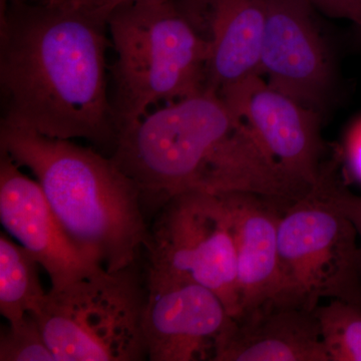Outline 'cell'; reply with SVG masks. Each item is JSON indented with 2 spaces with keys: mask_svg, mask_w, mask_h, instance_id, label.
I'll use <instances>...</instances> for the list:
<instances>
[{
  "mask_svg": "<svg viewBox=\"0 0 361 361\" xmlns=\"http://www.w3.org/2000/svg\"><path fill=\"white\" fill-rule=\"evenodd\" d=\"M106 23L39 0L1 16L4 123L52 139L115 142L106 78Z\"/></svg>",
  "mask_w": 361,
  "mask_h": 361,
  "instance_id": "obj_1",
  "label": "cell"
},
{
  "mask_svg": "<svg viewBox=\"0 0 361 361\" xmlns=\"http://www.w3.org/2000/svg\"><path fill=\"white\" fill-rule=\"evenodd\" d=\"M0 147L32 173L68 238L90 262L109 272L135 265L149 237L142 193L113 159L4 122Z\"/></svg>",
  "mask_w": 361,
  "mask_h": 361,
  "instance_id": "obj_2",
  "label": "cell"
},
{
  "mask_svg": "<svg viewBox=\"0 0 361 361\" xmlns=\"http://www.w3.org/2000/svg\"><path fill=\"white\" fill-rule=\"evenodd\" d=\"M106 26L116 54L118 130L156 104L205 89L208 42L180 0L126 4Z\"/></svg>",
  "mask_w": 361,
  "mask_h": 361,
  "instance_id": "obj_3",
  "label": "cell"
},
{
  "mask_svg": "<svg viewBox=\"0 0 361 361\" xmlns=\"http://www.w3.org/2000/svg\"><path fill=\"white\" fill-rule=\"evenodd\" d=\"M242 123L217 92L205 87L121 127L111 159L142 195L165 202L201 191Z\"/></svg>",
  "mask_w": 361,
  "mask_h": 361,
  "instance_id": "obj_4",
  "label": "cell"
},
{
  "mask_svg": "<svg viewBox=\"0 0 361 361\" xmlns=\"http://www.w3.org/2000/svg\"><path fill=\"white\" fill-rule=\"evenodd\" d=\"M329 170L317 186L282 207L278 246L282 299L315 310L323 298L361 307V239Z\"/></svg>",
  "mask_w": 361,
  "mask_h": 361,
  "instance_id": "obj_5",
  "label": "cell"
},
{
  "mask_svg": "<svg viewBox=\"0 0 361 361\" xmlns=\"http://www.w3.org/2000/svg\"><path fill=\"white\" fill-rule=\"evenodd\" d=\"M133 269L96 268L47 292L33 315L56 361L146 357V295Z\"/></svg>",
  "mask_w": 361,
  "mask_h": 361,
  "instance_id": "obj_6",
  "label": "cell"
},
{
  "mask_svg": "<svg viewBox=\"0 0 361 361\" xmlns=\"http://www.w3.org/2000/svg\"><path fill=\"white\" fill-rule=\"evenodd\" d=\"M146 249L149 273L203 285L232 317L238 314L236 251L224 195L190 190L169 198Z\"/></svg>",
  "mask_w": 361,
  "mask_h": 361,
  "instance_id": "obj_7",
  "label": "cell"
},
{
  "mask_svg": "<svg viewBox=\"0 0 361 361\" xmlns=\"http://www.w3.org/2000/svg\"><path fill=\"white\" fill-rule=\"evenodd\" d=\"M218 94L292 178L310 188L322 182L327 170L322 164L317 111L275 89L260 75Z\"/></svg>",
  "mask_w": 361,
  "mask_h": 361,
  "instance_id": "obj_8",
  "label": "cell"
},
{
  "mask_svg": "<svg viewBox=\"0 0 361 361\" xmlns=\"http://www.w3.org/2000/svg\"><path fill=\"white\" fill-rule=\"evenodd\" d=\"M313 8L311 0H267L260 70L273 87L317 111L329 99L334 73Z\"/></svg>",
  "mask_w": 361,
  "mask_h": 361,
  "instance_id": "obj_9",
  "label": "cell"
},
{
  "mask_svg": "<svg viewBox=\"0 0 361 361\" xmlns=\"http://www.w3.org/2000/svg\"><path fill=\"white\" fill-rule=\"evenodd\" d=\"M231 318L211 289L149 273L142 331L149 360H213Z\"/></svg>",
  "mask_w": 361,
  "mask_h": 361,
  "instance_id": "obj_10",
  "label": "cell"
},
{
  "mask_svg": "<svg viewBox=\"0 0 361 361\" xmlns=\"http://www.w3.org/2000/svg\"><path fill=\"white\" fill-rule=\"evenodd\" d=\"M0 221L47 271L51 286L99 267L73 245L39 182L23 174L20 166L4 151L0 156Z\"/></svg>",
  "mask_w": 361,
  "mask_h": 361,
  "instance_id": "obj_11",
  "label": "cell"
},
{
  "mask_svg": "<svg viewBox=\"0 0 361 361\" xmlns=\"http://www.w3.org/2000/svg\"><path fill=\"white\" fill-rule=\"evenodd\" d=\"M214 361H329L315 310L268 301L232 317L218 337Z\"/></svg>",
  "mask_w": 361,
  "mask_h": 361,
  "instance_id": "obj_12",
  "label": "cell"
},
{
  "mask_svg": "<svg viewBox=\"0 0 361 361\" xmlns=\"http://www.w3.org/2000/svg\"><path fill=\"white\" fill-rule=\"evenodd\" d=\"M209 35L206 89L222 90L261 75L267 0H180Z\"/></svg>",
  "mask_w": 361,
  "mask_h": 361,
  "instance_id": "obj_13",
  "label": "cell"
},
{
  "mask_svg": "<svg viewBox=\"0 0 361 361\" xmlns=\"http://www.w3.org/2000/svg\"><path fill=\"white\" fill-rule=\"evenodd\" d=\"M224 196L232 215L238 316L268 301L283 298L278 226L282 207L290 201L251 193Z\"/></svg>",
  "mask_w": 361,
  "mask_h": 361,
  "instance_id": "obj_14",
  "label": "cell"
},
{
  "mask_svg": "<svg viewBox=\"0 0 361 361\" xmlns=\"http://www.w3.org/2000/svg\"><path fill=\"white\" fill-rule=\"evenodd\" d=\"M40 265L23 248L0 236V313L8 324L23 322L39 311L45 294L40 284Z\"/></svg>",
  "mask_w": 361,
  "mask_h": 361,
  "instance_id": "obj_15",
  "label": "cell"
},
{
  "mask_svg": "<svg viewBox=\"0 0 361 361\" xmlns=\"http://www.w3.org/2000/svg\"><path fill=\"white\" fill-rule=\"evenodd\" d=\"M315 315L329 361H361L360 306L330 299Z\"/></svg>",
  "mask_w": 361,
  "mask_h": 361,
  "instance_id": "obj_16",
  "label": "cell"
},
{
  "mask_svg": "<svg viewBox=\"0 0 361 361\" xmlns=\"http://www.w3.org/2000/svg\"><path fill=\"white\" fill-rule=\"evenodd\" d=\"M0 361H56L35 315L2 330Z\"/></svg>",
  "mask_w": 361,
  "mask_h": 361,
  "instance_id": "obj_17",
  "label": "cell"
},
{
  "mask_svg": "<svg viewBox=\"0 0 361 361\" xmlns=\"http://www.w3.org/2000/svg\"><path fill=\"white\" fill-rule=\"evenodd\" d=\"M54 6L78 11L97 20L106 23L118 7L137 0H44Z\"/></svg>",
  "mask_w": 361,
  "mask_h": 361,
  "instance_id": "obj_18",
  "label": "cell"
},
{
  "mask_svg": "<svg viewBox=\"0 0 361 361\" xmlns=\"http://www.w3.org/2000/svg\"><path fill=\"white\" fill-rule=\"evenodd\" d=\"M315 8L332 18L346 20L361 27V0H311Z\"/></svg>",
  "mask_w": 361,
  "mask_h": 361,
  "instance_id": "obj_19",
  "label": "cell"
},
{
  "mask_svg": "<svg viewBox=\"0 0 361 361\" xmlns=\"http://www.w3.org/2000/svg\"><path fill=\"white\" fill-rule=\"evenodd\" d=\"M343 149L349 173L361 184V120L346 134Z\"/></svg>",
  "mask_w": 361,
  "mask_h": 361,
  "instance_id": "obj_20",
  "label": "cell"
}]
</instances>
